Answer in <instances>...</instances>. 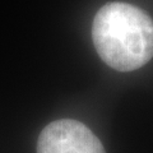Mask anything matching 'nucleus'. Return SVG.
Returning <instances> with one entry per match:
<instances>
[{"instance_id": "nucleus-1", "label": "nucleus", "mask_w": 153, "mask_h": 153, "mask_svg": "<svg viewBox=\"0 0 153 153\" xmlns=\"http://www.w3.org/2000/svg\"><path fill=\"white\" fill-rule=\"evenodd\" d=\"M92 40L98 56L110 68L137 70L153 57V21L131 4L107 3L94 16Z\"/></svg>"}, {"instance_id": "nucleus-2", "label": "nucleus", "mask_w": 153, "mask_h": 153, "mask_svg": "<svg viewBox=\"0 0 153 153\" xmlns=\"http://www.w3.org/2000/svg\"><path fill=\"white\" fill-rule=\"evenodd\" d=\"M37 153H106L101 140L83 123L61 119L42 129Z\"/></svg>"}]
</instances>
